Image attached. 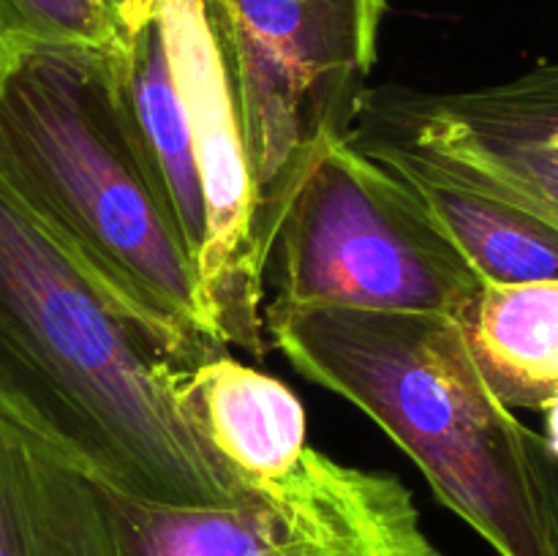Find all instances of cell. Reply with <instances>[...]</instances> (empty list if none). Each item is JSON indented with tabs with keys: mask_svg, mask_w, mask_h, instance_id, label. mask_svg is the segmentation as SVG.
<instances>
[{
	"mask_svg": "<svg viewBox=\"0 0 558 556\" xmlns=\"http://www.w3.org/2000/svg\"><path fill=\"white\" fill-rule=\"evenodd\" d=\"M191 371L0 183V414L118 499L229 510L243 483L191 414Z\"/></svg>",
	"mask_w": 558,
	"mask_h": 556,
	"instance_id": "6da1fadb",
	"label": "cell"
},
{
	"mask_svg": "<svg viewBox=\"0 0 558 556\" xmlns=\"http://www.w3.org/2000/svg\"><path fill=\"white\" fill-rule=\"evenodd\" d=\"M0 183L194 368L227 352L207 325L194 256L125 129L109 47H3Z\"/></svg>",
	"mask_w": 558,
	"mask_h": 556,
	"instance_id": "7a4b0ae2",
	"label": "cell"
},
{
	"mask_svg": "<svg viewBox=\"0 0 558 556\" xmlns=\"http://www.w3.org/2000/svg\"><path fill=\"white\" fill-rule=\"evenodd\" d=\"M272 347L368 414L499 556H554L556 458L485 385L452 314L267 305Z\"/></svg>",
	"mask_w": 558,
	"mask_h": 556,
	"instance_id": "3957f363",
	"label": "cell"
},
{
	"mask_svg": "<svg viewBox=\"0 0 558 556\" xmlns=\"http://www.w3.org/2000/svg\"><path fill=\"white\" fill-rule=\"evenodd\" d=\"M243 118L254 180V238H272L300 178L352 131L387 0H202ZM267 273V270H265Z\"/></svg>",
	"mask_w": 558,
	"mask_h": 556,
	"instance_id": "277c9868",
	"label": "cell"
},
{
	"mask_svg": "<svg viewBox=\"0 0 558 556\" xmlns=\"http://www.w3.org/2000/svg\"><path fill=\"white\" fill-rule=\"evenodd\" d=\"M267 305L456 314L480 287L407 183L352 136L319 147L267 256Z\"/></svg>",
	"mask_w": 558,
	"mask_h": 556,
	"instance_id": "5b68a950",
	"label": "cell"
},
{
	"mask_svg": "<svg viewBox=\"0 0 558 556\" xmlns=\"http://www.w3.org/2000/svg\"><path fill=\"white\" fill-rule=\"evenodd\" d=\"M229 510L112 499L129 556H441L412 491L387 472L305 447L287 474L240 480Z\"/></svg>",
	"mask_w": 558,
	"mask_h": 556,
	"instance_id": "8992f818",
	"label": "cell"
},
{
	"mask_svg": "<svg viewBox=\"0 0 558 556\" xmlns=\"http://www.w3.org/2000/svg\"><path fill=\"white\" fill-rule=\"evenodd\" d=\"M349 136L558 229V63L458 93L365 90Z\"/></svg>",
	"mask_w": 558,
	"mask_h": 556,
	"instance_id": "52a82bcc",
	"label": "cell"
},
{
	"mask_svg": "<svg viewBox=\"0 0 558 556\" xmlns=\"http://www.w3.org/2000/svg\"><path fill=\"white\" fill-rule=\"evenodd\" d=\"M189 120L205 202L202 309L223 347L265 354V259L254 238V180L243 118L202 0H153Z\"/></svg>",
	"mask_w": 558,
	"mask_h": 556,
	"instance_id": "ba28073f",
	"label": "cell"
},
{
	"mask_svg": "<svg viewBox=\"0 0 558 556\" xmlns=\"http://www.w3.org/2000/svg\"><path fill=\"white\" fill-rule=\"evenodd\" d=\"M0 556H129L107 491L0 414Z\"/></svg>",
	"mask_w": 558,
	"mask_h": 556,
	"instance_id": "9c48e42d",
	"label": "cell"
},
{
	"mask_svg": "<svg viewBox=\"0 0 558 556\" xmlns=\"http://www.w3.org/2000/svg\"><path fill=\"white\" fill-rule=\"evenodd\" d=\"M112 74L125 129L194 262L205 245V202L189 120L153 0H136L114 47ZM199 270V267H196Z\"/></svg>",
	"mask_w": 558,
	"mask_h": 556,
	"instance_id": "30bf717a",
	"label": "cell"
},
{
	"mask_svg": "<svg viewBox=\"0 0 558 556\" xmlns=\"http://www.w3.org/2000/svg\"><path fill=\"white\" fill-rule=\"evenodd\" d=\"M185 398L205 439L240 480L281 478L308 447L300 398L229 352L191 371Z\"/></svg>",
	"mask_w": 558,
	"mask_h": 556,
	"instance_id": "8fae6325",
	"label": "cell"
},
{
	"mask_svg": "<svg viewBox=\"0 0 558 556\" xmlns=\"http://www.w3.org/2000/svg\"><path fill=\"white\" fill-rule=\"evenodd\" d=\"M452 316L507 409L543 412L558 396V281L483 283Z\"/></svg>",
	"mask_w": 558,
	"mask_h": 556,
	"instance_id": "7c38bea8",
	"label": "cell"
},
{
	"mask_svg": "<svg viewBox=\"0 0 558 556\" xmlns=\"http://www.w3.org/2000/svg\"><path fill=\"white\" fill-rule=\"evenodd\" d=\"M374 158L407 183L409 194L456 245L480 281L499 287L558 281V229L548 221L510 202L441 183L398 158Z\"/></svg>",
	"mask_w": 558,
	"mask_h": 556,
	"instance_id": "4fadbf2b",
	"label": "cell"
},
{
	"mask_svg": "<svg viewBox=\"0 0 558 556\" xmlns=\"http://www.w3.org/2000/svg\"><path fill=\"white\" fill-rule=\"evenodd\" d=\"M136 0H0V47L82 44L114 47Z\"/></svg>",
	"mask_w": 558,
	"mask_h": 556,
	"instance_id": "5bb4252c",
	"label": "cell"
},
{
	"mask_svg": "<svg viewBox=\"0 0 558 556\" xmlns=\"http://www.w3.org/2000/svg\"><path fill=\"white\" fill-rule=\"evenodd\" d=\"M545 412V445H548V450L554 452V458H558V396L550 398L548 403L543 407Z\"/></svg>",
	"mask_w": 558,
	"mask_h": 556,
	"instance_id": "9a60e30c",
	"label": "cell"
},
{
	"mask_svg": "<svg viewBox=\"0 0 558 556\" xmlns=\"http://www.w3.org/2000/svg\"><path fill=\"white\" fill-rule=\"evenodd\" d=\"M550 548H554V556H558V458L554 472V496H550Z\"/></svg>",
	"mask_w": 558,
	"mask_h": 556,
	"instance_id": "2e32d148",
	"label": "cell"
},
{
	"mask_svg": "<svg viewBox=\"0 0 558 556\" xmlns=\"http://www.w3.org/2000/svg\"><path fill=\"white\" fill-rule=\"evenodd\" d=\"M0 52H3V47H0Z\"/></svg>",
	"mask_w": 558,
	"mask_h": 556,
	"instance_id": "e0dca14e",
	"label": "cell"
}]
</instances>
